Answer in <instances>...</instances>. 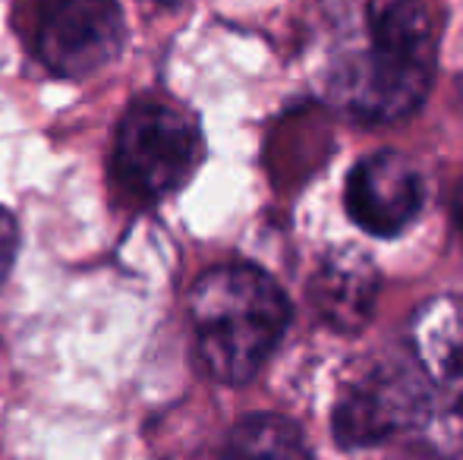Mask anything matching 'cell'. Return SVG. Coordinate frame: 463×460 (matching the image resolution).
I'll return each instance as SVG.
<instances>
[{
	"instance_id": "8",
	"label": "cell",
	"mask_w": 463,
	"mask_h": 460,
	"mask_svg": "<svg viewBox=\"0 0 463 460\" xmlns=\"http://www.w3.org/2000/svg\"><path fill=\"white\" fill-rule=\"evenodd\" d=\"M312 306L337 332H360L378 296V271L360 249H337L312 277Z\"/></svg>"
},
{
	"instance_id": "11",
	"label": "cell",
	"mask_w": 463,
	"mask_h": 460,
	"mask_svg": "<svg viewBox=\"0 0 463 460\" xmlns=\"http://www.w3.org/2000/svg\"><path fill=\"white\" fill-rule=\"evenodd\" d=\"M454 209H458V224L463 230V180H460V190H458V202H454Z\"/></svg>"
},
{
	"instance_id": "10",
	"label": "cell",
	"mask_w": 463,
	"mask_h": 460,
	"mask_svg": "<svg viewBox=\"0 0 463 460\" xmlns=\"http://www.w3.org/2000/svg\"><path fill=\"white\" fill-rule=\"evenodd\" d=\"M16 252H19V224H16V218L0 205V287H4V281L10 277Z\"/></svg>"
},
{
	"instance_id": "5",
	"label": "cell",
	"mask_w": 463,
	"mask_h": 460,
	"mask_svg": "<svg viewBox=\"0 0 463 460\" xmlns=\"http://www.w3.org/2000/svg\"><path fill=\"white\" fill-rule=\"evenodd\" d=\"M410 356L429 394L422 448L454 455L463 448V300L435 296L410 322Z\"/></svg>"
},
{
	"instance_id": "3",
	"label": "cell",
	"mask_w": 463,
	"mask_h": 460,
	"mask_svg": "<svg viewBox=\"0 0 463 460\" xmlns=\"http://www.w3.org/2000/svg\"><path fill=\"white\" fill-rule=\"evenodd\" d=\"M202 129L167 101L139 99L127 108L114 133V177L136 202H165L180 192L202 164Z\"/></svg>"
},
{
	"instance_id": "7",
	"label": "cell",
	"mask_w": 463,
	"mask_h": 460,
	"mask_svg": "<svg viewBox=\"0 0 463 460\" xmlns=\"http://www.w3.org/2000/svg\"><path fill=\"white\" fill-rule=\"evenodd\" d=\"M344 202L356 224L375 237H397L422 205V180L397 152H375L350 171Z\"/></svg>"
},
{
	"instance_id": "4",
	"label": "cell",
	"mask_w": 463,
	"mask_h": 460,
	"mask_svg": "<svg viewBox=\"0 0 463 460\" xmlns=\"http://www.w3.org/2000/svg\"><path fill=\"white\" fill-rule=\"evenodd\" d=\"M35 61L61 80H89L114 63L127 42L117 0H25Z\"/></svg>"
},
{
	"instance_id": "6",
	"label": "cell",
	"mask_w": 463,
	"mask_h": 460,
	"mask_svg": "<svg viewBox=\"0 0 463 460\" xmlns=\"http://www.w3.org/2000/svg\"><path fill=\"white\" fill-rule=\"evenodd\" d=\"M429 426V394L413 356L382 360L341 394L331 417L335 438L344 448H372L388 438H416Z\"/></svg>"
},
{
	"instance_id": "1",
	"label": "cell",
	"mask_w": 463,
	"mask_h": 460,
	"mask_svg": "<svg viewBox=\"0 0 463 460\" xmlns=\"http://www.w3.org/2000/svg\"><path fill=\"white\" fill-rule=\"evenodd\" d=\"M189 325L208 379L246 385L284 341L290 303L269 271L246 262L214 265L189 290Z\"/></svg>"
},
{
	"instance_id": "2",
	"label": "cell",
	"mask_w": 463,
	"mask_h": 460,
	"mask_svg": "<svg viewBox=\"0 0 463 460\" xmlns=\"http://www.w3.org/2000/svg\"><path fill=\"white\" fill-rule=\"evenodd\" d=\"M435 76V29L422 0H369L366 48L341 63L335 101L360 120L391 123L426 101Z\"/></svg>"
},
{
	"instance_id": "12",
	"label": "cell",
	"mask_w": 463,
	"mask_h": 460,
	"mask_svg": "<svg viewBox=\"0 0 463 460\" xmlns=\"http://www.w3.org/2000/svg\"><path fill=\"white\" fill-rule=\"evenodd\" d=\"M152 4H158V6H180V4H186V0H152Z\"/></svg>"
},
{
	"instance_id": "9",
	"label": "cell",
	"mask_w": 463,
	"mask_h": 460,
	"mask_svg": "<svg viewBox=\"0 0 463 460\" xmlns=\"http://www.w3.org/2000/svg\"><path fill=\"white\" fill-rule=\"evenodd\" d=\"M221 460H312V451L290 419L256 413L233 426Z\"/></svg>"
}]
</instances>
